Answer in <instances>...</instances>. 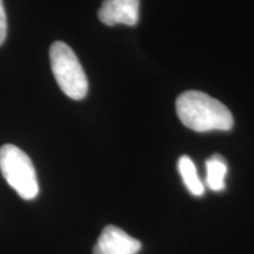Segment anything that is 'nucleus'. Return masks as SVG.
I'll return each instance as SVG.
<instances>
[{
	"mask_svg": "<svg viewBox=\"0 0 254 254\" xmlns=\"http://www.w3.org/2000/svg\"><path fill=\"white\" fill-rule=\"evenodd\" d=\"M180 122L195 132L230 131L234 120L220 101L200 91H186L176 101Z\"/></svg>",
	"mask_w": 254,
	"mask_h": 254,
	"instance_id": "1",
	"label": "nucleus"
},
{
	"mask_svg": "<svg viewBox=\"0 0 254 254\" xmlns=\"http://www.w3.org/2000/svg\"><path fill=\"white\" fill-rule=\"evenodd\" d=\"M50 60L57 84L73 100H81L88 92V81L79 59L67 44L55 41L50 47Z\"/></svg>",
	"mask_w": 254,
	"mask_h": 254,
	"instance_id": "2",
	"label": "nucleus"
},
{
	"mask_svg": "<svg viewBox=\"0 0 254 254\" xmlns=\"http://www.w3.org/2000/svg\"><path fill=\"white\" fill-rule=\"evenodd\" d=\"M0 171L9 186L25 200L34 199L39 193L36 168L30 157L12 144L0 147Z\"/></svg>",
	"mask_w": 254,
	"mask_h": 254,
	"instance_id": "3",
	"label": "nucleus"
},
{
	"mask_svg": "<svg viewBox=\"0 0 254 254\" xmlns=\"http://www.w3.org/2000/svg\"><path fill=\"white\" fill-rule=\"evenodd\" d=\"M140 249V241L129 237L122 228L110 225L101 232L93 254H136Z\"/></svg>",
	"mask_w": 254,
	"mask_h": 254,
	"instance_id": "4",
	"label": "nucleus"
},
{
	"mask_svg": "<svg viewBox=\"0 0 254 254\" xmlns=\"http://www.w3.org/2000/svg\"><path fill=\"white\" fill-rule=\"evenodd\" d=\"M140 0H104L98 11L100 21L107 26H134L139 20Z\"/></svg>",
	"mask_w": 254,
	"mask_h": 254,
	"instance_id": "5",
	"label": "nucleus"
},
{
	"mask_svg": "<svg viewBox=\"0 0 254 254\" xmlns=\"http://www.w3.org/2000/svg\"><path fill=\"white\" fill-rule=\"evenodd\" d=\"M228 167L227 163L220 154H213L206 161V185L211 190L220 192L226 187V178Z\"/></svg>",
	"mask_w": 254,
	"mask_h": 254,
	"instance_id": "6",
	"label": "nucleus"
},
{
	"mask_svg": "<svg viewBox=\"0 0 254 254\" xmlns=\"http://www.w3.org/2000/svg\"><path fill=\"white\" fill-rule=\"evenodd\" d=\"M178 170H179V173L183 178V182L187 187V190L193 195L200 196L204 194V184L200 180L198 172H196L195 165L192 161V159L187 157V155L180 157L179 161H178Z\"/></svg>",
	"mask_w": 254,
	"mask_h": 254,
	"instance_id": "7",
	"label": "nucleus"
},
{
	"mask_svg": "<svg viewBox=\"0 0 254 254\" xmlns=\"http://www.w3.org/2000/svg\"><path fill=\"white\" fill-rule=\"evenodd\" d=\"M6 34H7V20H6L4 2H2V0H0V46L5 41Z\"/></svg>",
	"mask_w": 254,
	"mask_h": 254,
	"instance_id": "8",
	"label": "nucleus"
}]
</instances>
